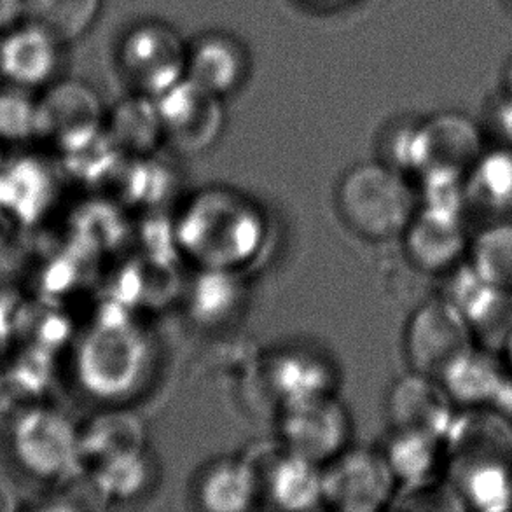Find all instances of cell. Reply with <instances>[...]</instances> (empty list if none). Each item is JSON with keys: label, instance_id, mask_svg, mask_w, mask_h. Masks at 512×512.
<instances>
[{"label": "cell", "instance_id": "6da1fadb", "mask_svg": "<svg viewBox=\"0 0 512 512\" xmlns=\"http://www.w3.org/2000/svg\"><path fill=\"white\" fill-rule=\"evenodd\" d=\"M268 224L249 196L228 186L200 189L187 201L173 228L182 254L200 270L236 271L254 263Z\"/></svg>", "mask_w": 512, "mask_h": 512}, {"label": "cell", "instance_id": "7a4b0ae2", "mask_svg": "<svg viewBox=\"0 0 512 512\" xmlns=\"http://www.w3.org/2000/svg\"><path fill=\"white\" fill-rule=\"evenodd\" d=\"M451 423V444L458 485L479 507L506 506L512 483V427L509 418L492 409H469Z\"/></svg>", "mask_w": 512, "mask_h": 512}, {"label": "cell", "instance_id": "3957f363", "mask_svg": "<svg viewBox=\"0 0 512 512\" xmlns=\"http://www.w3.org/2000/svg\"><path fill=\"white\" fill-rule=\"evenodd\" d=\"M336 208L355 235L369 242L401 236L418 210L404 173L381 160L348 168L336 187Z\"/></svg>", "mask_w": 512, "mask_h": 512}, {"label": "cell", "instance_id": "277c9868", "mask_svg": "<svg viewBox=\"0 0 512 512\" xmlns=\"http://www.w3.org/2000/svg\"><path fill=\"white\" fill-rule=\"evenodd\" d=\"M153 367V345L130 320L112 319L98 327L84 346V383L91 392L123 401L146 383Z\"/></svg>", "mask_w": 512, "mask_h": 512}, {"label": "cell", "instance_id": "5b68a950", "mask_svg": "<svg viewBox=\"0 0 512 512\" xmlns=\"http://www.w3.org/2000/svg\"><path fill=\"white\" fill-rule=\"evenodd\" d=\"M476 346L467 315L446 296L423 301L404 331L409 369L439 381Z\"/></svg>", "mask_w": 512, "mask_h": 512}, {"label": "cell", "instance_id": "8992f818", "mask_svg": "<svg viewBox=\"0 0 512 512\" xmlns=\"http://www.w3.org/2000/svg\"><path fill=\"white\" fill-rule=\"evenodd\" d=\"M187 44L161 20H142L126 30L118 46V67L132 93L160 97L186 77Z\"/></svg>", "mask_w": 512, "mask_h": 512}, {"label": "cell", "instance_id": "52a82bcc", "mask_svg": "<svg viewBox=\"0 0 512 512\" xmlns=\"http://www.w3.org/2000/svg\"><path fill=\"white\" fill-rule=\"evenodd\" d=\"M352 416L336 395L280 406L277 443L296 457L324 467L352 446Z\"/></svg>", "mask_w": 512, "mask_h": 512}, {"label": "cell", "instance_id": "ba28073f", "mask_svg": "<svg viewBox=\"0 0 512 512\" xmlns=\"http://www.w3.org/2000/svg\"><path fill=\"white\" fill-rule=\"evenodd\" d=\"M399 488L383 448L348 446L322 467L324 506L341 512H376Z\"/></svg>", "mask_w": 512, "mask_h": 512}, {"label": "cell", "instance_id": "9c48e42d", "mask_svg": "<svg viewBox=\"0 0 512 512\" xmlns=\"http://www.w3.org/2000/svg\"><path fill=\"white\" fill-rule=\"evenodd\" d=\"M165 142L186 154L214 146L226 126L224 98L184 77L156 97Z\"/></svg>", "mask_w": 512, "mask_h": 512}, {"label": "cell", "instance_id": "30bf717a", "mask_svg": "<svg viewBox=\"0 0 512 512\" xmlns=\"http://www.w3.org/2000/svg\"><path fill=\"white\" fill-rule=\"evenodd\" d=\"M483 153V133L469 116L439 112L418 121L413 172L465 179Z\"/></svg>", "mask_w": 512, "mask_h": 512}, {"label": "cell", "instance_id": "8fae6325", "mask_svg": "<svg viewBox=\"0 0 512 512\" xmlns=\"http://www.w3.org/2000/svg\"><path fill=\"white\" fill-rule=\"evenodd\" d=\"M256 472L259 500L284 511L324 506L322 467L285 451L275 441L247 455Z\"/></svg>", "mask_w": 512, "mask_h": 512}, {"label": "cell", "instance_id": "7c38bea8", "mask_svg": "<svg viewBox=\"0 0 512 512\" xmlns=\"http://www.w3.org/2000/svg\"><path fill=\"white\" fill-rule=\"evenodd\" d=\"M409 264L425 275H446L467 257L469 245L460 210L422 205L402 233Z\"/></svg>", "mask_w": 512, "mask_h": 512}, {"label": "cell", "instance_id": "4fadbf2b", "mask_svg": "<svg viewBox=\"0 0 512 512\" xmlns=\"http://www.w3.org/2000/svg\"><path fill=\"white\" fill-rule=\"evenodd\" d=\"M264 380L278 406L336 395L338 366L319 346L292 343L271 352L264 364Z\"/></svg>", "mask_w": 512, "mask_h": 512}, {"label": "cell", "instance_id": "5bb4252c", "mask_svg": "<svg viewBox=\"0 0 512 512\" xmlns=\"http://www.w3.org/2000/svg\"><path fill=\"white\" fill-rule=\"evenodd\" d=\"M453 404L443 381L409 371L388 390L385 413L392 432L446 439L455 420Z\"/></svg>", "mask_w": 512, "mask_h": 512}, {"label": "cell", "instance_id": "9a60e30c", "mask_svg": "<svg viewBox=\"0 0 512 512\" xmlns=\"http://www.w3.org/2000/svg\"><path fill=\"white\" fill-rule=\"evenodd\" d=\"M63 46L55 34L34 21L18 23L0 39V77L23 90L48 88L62 67Z\"/></svg>", "mask_w": 512, "mask_h": 512}, {"label": "cell", "instance_id": "2e32d148", "mask_svg": "<svg viewBox=\"0 0 512 512\" xmlns=\"http://www.w3.org/2000/svg\"><path fill=\"white\" fill-rule=\"evenodd\" d=\"M104 123L102 100L83 81H55L39 100V130L69 147L90 144L104 132Z\"/></svg>", "mask_w": 512, "mask_h": 512}, {"label": "cell", "instance_id": "e0dca14e", "mask_svg": "<svg viewBox=\"0 0 512 512\" xmlns=\"http://www.w3.org/2000/svg\"><path fill=\"white\" fill-rule=\"evenodd\" d=\"M249 48L236 35L210 30L187 44L186 77L219 97L226 98L249 79Z\"/></svg>", "mask_w": 512, "mask_h": 512}, {"label": "cell", "instance_id": "ac0fdd59", "mask_svg": "<svg viewBox=\"0 0 512 512\" xmlns=\"http://www.w3.org/2000/svg\"><path fill=\"white\" fill-rule=\"evenodd\" d=\"M446 298L464 310L479 348L502 353L512 338V291L486 285L467 266V278H458Z\"/></svg>", "mask_w": 512, "mask_h": 512}, {"label": "cell", "instance_id": "d6986e66", "mask_svg": "<svg viewBox=\"0 0 512 512\" xmlns=\"http://www.w3.org/2000/svg\"><path fill=\"white\" fill-rule=\"evenodd\" d=\"M476 346L443 378V385L455 404L467 409H492L509 415L506 399L512 394V376L504 359Z\"/></svg>", "mask_w": 512, "mask_h": 512}, {"label": "cell", "instance_id": "ffe728a7", "mask_svg": "<svg viewBox=\"0 0 512 512\" xmlns=\"http://www.w3.org/2000/svg\"><path fill=\"white\" fill-rule=\"evenodd\" d=\"M194 497L201 509L249 511L259 502L256 472L247 455L214 460L200 472Z\"/></svg>", "mask_w": 512, "mask_h": 512}, {"label": "cell", "instance_id": "44dd1931", "mask_svg": "<svg viewBox=\"0 0 512 512\" xmlns=\"http://www.w3.org/2000/svg\"><path fill=\"white\" fill-rule=\"evenodd\" d=\"M105 139L123 156L146 158L165 142L156 98L132 93L114 105L104 123Z\"/></svg>", "mask_w": 512, "mask_h": 512}, {"label": "cell", "instance_id": "7402d4cb", "mask_svg": "<svg viewBox=\"0 0 512 512\" xmlns=\"http://www.w3.org/2000/svg\"><path fill=\"white\" fill-rule=\"evenodd\" d=\"M245 287L236 271L200 270L191 291L189 310L201 326H221L240 312Z\"/></svg>", "mask_w": 512, "mask_h": 512}, {"label": "cell", "instance_id": "603a6c76", "mask_svg": "<svg viewBox=\"0 0 512 512\" xmlns=\"http://www.w3.org/2000/svg\"><path fill=\"white\" fill-rule=\"evenodd\" d=\"M86 448L98 469L116 458L146 451V427L132 411L112 408L111 413L98 416L91 425Z\"/></svg>", "mask_w": 512, "mask_h": 512}, {"label": "cell", "instance_id": "cb8c5ba5", "mask_svg": "<svg viewBox=\"0 0 512 512\" xmlns=\"http://www.w3.org/2000/svg\"><path fill=\"white\" fill-rule=\"evenodd\" d=\"M465 198L512 217V147L483 153L465 177Z\"/></svg>", "mask_w": 512, "mask_h": 512}, {"label": "cell", "instance_id": "d4e9b609", "mask_svg": "<svg viewBox=\"0 0 512 512\" xmlns=\"http://www.w3.org/2000/svg\"><path fill=\"white\" fill-rule=\"evenodd\" d=\"M467 259L486 285L512 291V217L486 226L469 245Z\"/></svg>", "mask_w": 512, "mask_h": 512}, {"label": "cell", "instance_id": "484cf974", "mask_svg": "<svg viewBox=\"0 0 512 512\" xmlns=\"http://www.w3.org/2000/svg\"><path fill=\"white\" fill-rule=\"evenodd\" d=\"M444 437L392 432L383 448L399 486H422L439 465Z\"/></svg>", "mask_w": 512, "mask_h": 512}, {"label": "cell", "instance_id": "4316f807", "mask_svg": "<svg viewBox=\"0 0 512 512\" xmlns=\"http://www.w3.org/2000/svg\"><path fill=\"white\" fill-rule=\"evenodd\" d=\"M102 7L104 0H27L25 16L69 44L90 32Z\"/></svg>", "mask_w": 512, "mask_h": 512}, {"label": "cell", "instance_id": "83f0119b", "mask_svg": "<svg viewBox=\"0 0 512 512\" xmlns=\"http://www.w3.org/2000/svg\"><path fill=\"white\" fill-rule=\"evenodd\" d=\"M146 451L116 458L95 469L97 485L105 497L114 500H132L149 485L153 471Z\"/></svg>", "mask_w": 512, "mask_h": 512}, {"label": "cell", "instance_id": "f1b7e54d", "mask_svg": "<svg viewBox=\"0 0 512 512\" xmlns=\"http://www.w3.org/2000/svg\"><path fill=\"white\" fill-rule=\"evenodd\" d=\"M34 130H39V102L30 91L16 86L0 91V133L23 137Z\"/></svg>", "mask_w": 512, "mask_h": 512}, {"label": "cell", "instance_id": "f546056e", "mask_svg": "<svg viewBox=\"0 0 512 512\" xmlns=\"http://www.w3.org/2000/svg\"><path fill=\"white\" fill-rule=\"evenodd\" d=\"M27 13V0H0V35L16 27Z\"/></svg>", "mask_w": 512, "mask_h": 512}, {"label": "cell", "instance_id": "4dcf8cb0", "mask_svg": "<svg viewBox=\"0 0 512 512\" xmlns=\"http://www.w3.org/2000/svg\"><path fill=\"white\" fill-rule=\"evenodd\" d=\"M500 95L509 100L512 104V58L509 60V63L506 65V70H504V77H502V90H500Z\"/></svg>", "mask_w": 512, "mask_h": 512}, {"label": "cell", "instance_id": "1f68e13d", "mask_svg": "<svg viewBox=\"0 0 512 512\" xmlns=\"http://www.w3.org/2000/svg\"><path fill=\"white\" fill-rule=\"evenodd\" d=\"M313 6L320 7H341L352 2H366V0H308Z\"/></svg>", "mask_w": 512, "mask_h": 512}, {"label": "cell", "instance_id": "d6a6232c", "mask_svg": "<svg viewBox=\"0 0 512 512\" xmlns=\"http://www.w3.org/2000/svg\"><path fill=\"white\" fill-rule=\"evenodd\" d=\"M502 359L506 362L507 369H509V373L512 376V338L507 341V345L502 350Z\"/></svg>", "mask_w": 512, "mask_h": 512}, {"label": "cell", "instance_id": "836d02e7", "mask_svg": "<svg viewBox=\"0 0 512 512\" xmlns=\"http://www.w3.org/2000/svg\"><path fill=\"white\" fill-rule=\"evenodd\" d=\"M507 4H509V7H512V0H507Z\"/></svg>", "mask_w": 512, "mask_h": 512}]
</instances>
